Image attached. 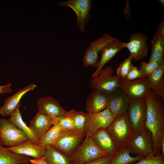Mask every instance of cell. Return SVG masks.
Returning a JSON list of instances; mask_svg holds the SVG:
<instances>
[{"mask_svg": "<svg viewBox=\"0 0 164 164\" xmlns=\"http://www.w3.org/2000/svg\"><path fill=\"white\" fill-rule=\"evenodd\" d=\"M145 127L151 132L154 143V155L160 154L161 145L164 138V102L151 89L145 98Z\"/></svg>", "mask_w": 164, "mask_h": 164, "instance_id": "6da1fadb", "label": "cell"}, {"mask_svg": "<svg viewBox=\"0 0 164 164\" xmlns=\"http://www.w3.org/2000/svg\"><path fill=\"white\" fill-rule=\"evenodd\" d=\"M107 130L120 149L128 147L135 135L127 112L116 117Z\"/></svg>", "mask_w": 164, "mask_h": 164, "instance_id": "7a4b0ae2", "label": "cell"}, {"mask_svg": "<svg viewBox=\"0 0 164 164\" xmlns=\"http://www.w3.org/2000/svg\"><path fill=\"white\" fill-rule=\"evenodd\" d=\"M107 156L97 146L92 137L85 136L69 158L72 164H85Z\"/></svg>", "mask_w": 164, "mask_h": 164, "instance_id": "3957f363", "label": "cell"}, {"mask_svg": "<svg viewBox=\"0 0 164 164\" xmlns=\"http://www.w3.org/2000/svg\"><path fill=\"white\" fill-rule=\"evenodd\" d=\"M0 144L11 148L18 146L29 140L27 135L9 119L0 118Z\"/></svg>", "mask_w": 164, "mask_h": 164, "instance_id": "277c9868", "label": "cell"}, {"mask_svg": "<svg viewBox=\"0 0 164 164\" xmlns=\"http://www.w3.org/2000/svg\"><path fill=\"white\" fill-rule=\"evenodd\" d=\"M114 72L112 67L108 66L102 69L97 75L92 77L89 83L90 88L109 95L118 88L120 78Z\"/></svg>", "mask_w": 164, "mask_h": 164, "instance_id": "5b68a950", "label": "cell"}, {"mask_svg": "<svg viewBox=\"0 0 164 164\" xmlns=\"http://www.w3.org/2000/svg\"><path fill=\"white\" fill-rule=\"evenodd\" d=\"M145 98L131 100L127 111L128 117L135 135L145 127L146 104Z\"/></svg>", "mask_w": 164, "mask_h": 164, "instance_id": "8992f818", "label": "cell"}, {"mask_svg": "<svg viewBox=\"0 0 164 164\" xmlns=\"http://www.w3.org/2000/svg\"><path fill=\"white\" fill-rule=\"evenodd\" d=\"M128 148L131 153L144 158L154 155V143L150 131L145 127L135 135Z\"/></svg>", "mask_w": 164, "mask_h": 164, "instance_id": "52a82bcc", "label": "cell"}, {"mask_svg": "<svg viewBox=\"0 0 164 164\" xmlns=\"http://www.w3.org/2000/svg\"><path fill=\"white\" fill-rule=\"evenodd\" d=\"M118 88L130 100L145 98L151 89L147 77L132 80L120 79Z\"/></svg>", "mask_w": 164, "mask_h": 164, "instance_id": "ba28073f", "label": "cell"}, {"mask_svg": "<svg viewBox=\"0 0 164 164\" xmlns=\"http://www.w3.org/2000/svg\"><path fill=\"white\" fill-rule=\"evenodd\" d=\"M58 4L62 6L70 7L75 12L79 29L81 32H84L86 24L91 18L90 12L92 7V1L68 0L60 2Z\"/></svg>", "mask_w": 164, "mask_h": 164, "instance_id": "9c48e42d", "label": "cell"}, {"mask_svg": "<svg viewBox=\"0 0 164 164\" xmlns=\"http://www.w3.org/2000/svg\"><path fill=\"white\" fill-rule=\"evenodd\" d=\"M86 136L92 137L101 130L108 129L116 117L107 109L94 113H88Z\"/></svg>", "mask_w": 164, "mask_h": 164, "instance_id": "30bf717a", "label": "cell"}, {"mask_svg": "<svg viewBox=\"0 0 164 164\" xmlns=\"http://www.w3.org/2000/svg\"><path fill=\"white\" fill-rule=\"evenodd\" d=\"M114 38L108 33H104L101 37L91 43L82 58L84 65L97 67L100 60L98 53L107 44Z\"/></svg>", "mask_w": 164, "mask_h": 164, "instance_id": "8fae6325", "label": "cell"}, {"mask_svg": "<svg viewBox=\"0 0 164 164\" xmlns=\"http://www.w3.org/2000/svg\"><path fill=\"white\" fill-rule=\"evenodd\" d=\"M85 136L76 133L64 132L59 136L52 145L70 157Z\"/></svg>", "mask_w": 164, "mask_h": 164, "instance_id": "7c38bea8", "label": "cell"}, {"mask_svg": "<svg viewBox=\"0 0 164 164\" xmlns=\"http://www.w3.org/2000/svg\"><path fill=\"white\" fill-rule=\"evenodd\" d=\"M148 39L145 34L137 32L131 34L130 40L126 43L125 48L128 49L134 60L139 61L147 56L149 48Z\"/></svg>", "mask_w": 164, "mask_h": 164, "instance_id": "4fadbf2b", "label": "cell"}, {"mask_svg": "<svg viewBox=\"0 0 164 164\" xmlns=\"http://www.w3.org/2000/svg\"><path fill=\"white\" fill-rule=\"evenodd\" d=\"M108 95L106 108L111 113L116 117L127 112L131 100L122 90L118 88Z\"/></svg>", "mask_w": 164, "mask_h": 164, "instance_id": "5bb4252c", "label": "cell"}, {"mask_svg": "<svg viewBox=\"0 0 164 164\" xmlns=\"http://www.w3.org/2000/svg\"><path fill=\"white\" fill-rule=\"evenodd\" d=\"M37 107L39 112L54 120L66 116L68 112L60 104L57 100L50 96L40 98L37 103Z\"/></svg>", "mask_w": 164, "mask_h": 164, "instance_id": "9a60e30c", "label": "cell"}, {"mask_svg": "<svg viewBox=\"0 0 164 164\" xmlns=\"http://www.w3.org/2000/svg\"><path fill=\"white\" fill-rule=\"evenodd\" d=\"M92 138L98 148L107 155H114L120 149L107 129L100 130Z\"/></svg>", "mask_w": 164, "mask_h": 164, "instance_id": "2e32d148", "label": "cell"}, {"mask_svg": "<svg viewBox=\"0 0 164 164\" xmlns=\"http://www.w3.org/2000/svg\"><path fill=\"white\" fill-rule=\"evenodd\" d=\"M126 43L115 38L107 44L100 52L101 57L97 69L92 75V77L98 75L104 66L119 51L125 48Z\"/></svg>", "mask_w": 164, "mask_h": 164, "instance_id": "e0dca14e", "label": "cell"}, {"mask_svg": "<svg viewBox=\"0 0 164 164\" xmlns=\"http://www.w3.org/2000/svg\"><path fill=\"white\" fill-rule=\"evenodd\" d=\"M108 101V95L93 89L86 100L87 112L94 113L102 111L106 108Z\"/></svg>", "mask_w": 164, "mask_h": 164, "instance_id": "ac0fdd59", "label": "cell"}, {"mask_svg": "<svg viewBox=\"0 0 164 164\" xmlns=\"http://www.w3.org/2000/svg\"><path fill=\"white\" fill-rule=\"evenodd\" d=\"M37 86L32 84L21 89L15 93L7 98L0 108V115L2 117L10 116L15 111L22 97L29 91L34 90Z\"/></svg>", "mask_w": 164, "mask_h": 164, "instance_id": "d6986e66", "label": "cell"}, {"mask_svg": "<svg viewBox=\"0 0 164 164\" xmlns=\"http://www.w3.org/2000/svg\"><path fill=\"white\" fill-rule=\"evenodd\" d=\"M54 124V120L38 111L30 121L29 127L35 133L39 141Z\"/></svg>", "mask_w": 164, "mask_h": 164, "instance_id": "ffe728a7", "label": "cell"}, {"mask_svg": "<svg viewBox=\"0 0 164 164\" xmlns=\"http://www.w3.org/2000/svg\"><path fill=\"white\" fill-rule=\"evenodd\" d=\"M147 77L153 93L164 102V62Z\"/></svg>", "mask_w": 164, "mask_h": 164, "instance_id": "44dd1931", "label": "cell"}, {"mask_svg": "<svg viewBox=\"0 0 164 164\" xmlns=\"http://www.w3.org/2000/svg\"><path fill=\"white\" fill-rule=\"evenodd\" d=\"M14 153L34 159L42 157L44 155L45 149L40 148L38 145L33 143L30 140L14 147L7 148Z\"/></svg>", "mask_w": 164, "mask_h": 164, "instance_id": "7402d4cb", "label": "cell"}, {"mask_svg": "<svg viewBox=\"0 0 164 164\" xmlns=\"http://www.w3.org/2000/svg\"><path fill=\"white\" fill-rule=\"evenodd\" d=\"M20 103L15 111L11 114L9 120L24 132L30 140L35 144L38 145L39 140L36 135L29 127L27 126L23 121L19 110Z\"/></svg>", "mask_w": 164, "mask_h": 164, "instance_id": "603a6c76", "label": "cell"}, {"mask_svg": "<svg viewBox=\"0 0 164 164\" xmlns=\"http://www.w3.org/2000/svg\"><path fill=\"white\" fill-rule=\"evenodd\" d=\"M29 157L15 154L0 144V164H18L30 162Z\"/></svg>", "mask_w": 164, "mask_h": 164, "instance_id": "cb8c5ba5", "label": "cell"}, {"mask_svg": "<svg viewBox=\"0 0 164 164\" xmlns=\"http://www.w3.org/2000/svg\"><path fill=\"white\" fill-rule=\"evenodd\" d=\"M152 51L149 62H164V39L156 32L151 41Z\"/></svg>", "mask_w": 164, "mask_h": 164, "instance_id": "d4e9b609", "label": "cell"}, {"mask_svg": "<svg viewBox=\"0 0 164 164\" xmlns=\"http://www.w3.org/2000/svg\"><path fill=\"white\" fill-rule=\"evenodd\" d=\"M88 114L87 112L74 110L68 111L66 116L72 119L77 133L86 136Z\"/></svg>", "mask_w": 164, "mask_h": 164, "instance_id": "484cf974", "label": "cell"}, {"mask_svg": "<svg viewBox=\"0 0 164 164\" xmlns=\"http://www.w3.org/2000/svg\"><path fill=\"white\" fill-rule=\"evenodd\" d=\"M44 156L49 164H72L69 157L52 145L46 148Z\"/></svg>", "mask_w": 164, "mask_h": 164, "instance_id": "4316f807", "label": "cell"}, {"mask_svg": "<svg viewBox=\"0 0 164 164\" xmlns=\"http://www.w3.org/2000/svg\"><path fill=\"white\" fill-rule=\"evenodd\" d=\"M65 132L60 125L55 123L39 140L38 145L41 149H45L48 146L52 145L56 138Z\"/></svg>", "mask_w": 164, "mask_h": 164, "instance_id": "83f0119b", "label": "cell"}, {"mask_svg": "<svg viewBox=\"0 0 164 164\" xmlns=\"http://www.w3.org/2000/svg\"><path fill=\"white\" fill-rule=\"evenodd\" d=\"M130 153L131 151L128 147L120 149L108 164H130L144 158L140 156L132 157Z\"/></svg>", "mask_w": 164, "mask_h": 164, "instance_id": "f1b7e54d", "label": "cell"}, {"mask_svg": "<svg viewBox=\"0 0 164 164\" xmlns=\"http://www.w3.org/2000/svg\"><path fill=\"white\" fill-rule=\"evenodd\" d=\"M54 121L55 124H59L65 132L77 133L73 120L70 117L68 116L60 117L54 119Z\"/></svg>", "mask_w": 164, "mask_h": 164, "instance_id": "f546056e", "label": "cell"}, {"mask_svg": "<svg viewBox=\"0 0 164 164\" xmlns=\"http://www.w3.org/2000/svg\"><path fill=\"white\" fill-rule=\"evenodd\" d=\"M132 60V57L129 55L128 58L120 63L116 68V75L120 79L125 77L129 69Z\"/></svg>", "mask_w": 164, "mask_h": 164, "instance_id": "4dcf8cb0", "label": "cell"}, {"mask_svg": "<svg viewBox=\"0 0 164 164\" xmlns=\"http://www.w3.org/2000/svg\"><path fill=\"white\" fill-rule=\"evenodd\" d=\"M160 64L154 62H149L148 63L142 62L139 70L144 76L147 77L156 70Z\"/></svg>", "mask_w": 164, "mask_h": 164, "instance_id": "1f68e13d", "label": "cell"}, {"mask_svg": "<svg viewBox=\"0 0 164 164\" xmlns=\"http://www.w3.org/2000/svg\"><path fill=\"white\" fill-rule=\"evenodd\" d=\"M130 164H164V157L161 154L150 155L143 158L136 162Z\"/></svg>", "mask_w": 164, "mask_h": 164, "instance_id": "d6a6232c", "label": "cell"}, {"mask_svg": "<svg viewBox=\"0 0 164 164\" xmlns=\"http://www.w3.org/2000/svg\"><path fill=\"white\" fill-rule=\"evenodd\" d=\"M145 77L139 70L132 63L125 79L128 80H132Z\"/></svg>", "mask_w": 164, "mask_h": 164, "instance_id": "836d02e7", "label": "cell"}, {"mask_svg": "<svg viewBox=\"0 0 164 164\" xmlns=\"http://www.w3.org/2000/svg\"><path fill=\"white\" fill-rule=\"evenodd\" d=\"M114 155H110L102 157L85 164H108Z\"/></svg>", "mask_w": 164, "mask_h": 164, "instance_id": "e575fe53", "label": "cell"}, {"mask_svg": "<svg viewBox=\"0 0 164 164\" xmlns=\"http://www.w3.org/2000/svg\"><path fill=\"white\" fill-rule=\"evenodd\" d=\"M11 85L12 83H9L5 85L0 86V94L12 92V90L11 88Z\"/></svg>", "mask_w": 164, "mask_h": 164, "instance_id": "d590c367", "label": "cell"}, {"mask_svg": "<svg viewBox=\"0 0 164 164\" xmlns=\"http://www.w3.org/2000/svg\"><path fill=\"white\" fill-rule=\"evenodd\" d=\"M29 162L33 164H49L46 161L44 156L37 159H31Z\"/></svg>", "mask_w": 164, "mask_h": 164, "instance_id": "8d00e7d4", "label": "cell"}, {"mask_svg": "<svg viewBox=\"0 0 164 164\" xmlns=\"http://www.w3.org/2000/svg\"><path fill=\"white\" fill-rule=\"evenodd\" d=\"M156 32L164 39V21H162L157 29Z\"/></svg>", "mask_w": 164, "mask_h": 164, "instance_id": "74e56055", "label": "cell"}, {"mask_svg": "<svg viewBox=\"0 0 164 164\" xmlns=\"http://www.w3.org/2000/svg\"><path fill=\"white\" fill-rule=\"evenodd\" d=\"M161 154H160L164 157V138L162 139L161 143Z\"/></svg>", "mask_w": 164, "mask_h": 164, "instance_id": "f35d334b", "label": "cell"}, {"mask_svg": "<svg viewBox=\"0 0 164 164\" xmlns=\"http://www.w3.org/2000/svg\"><path fill=\"white\" fill-rule=\"evenodd\" d=\"M158 1L159 2L162 7H164V0H159Z\"/></svg>", "mask_w": 164, "mask_h": 164, "instance_id": "ab89813d", "label": "cell"}, {"mask_svg": "<svg viewBox=\"0 0 164 164\" xmlns=\"http://www.w3.org/2000/svg\"><path fill=\"white\" fill-rule=\"evenodd\" d=\"M29 163L30 162H27L21 163H20V164H30Z\"/></svg>", "mask_w": 164, "mask_h": 164, "instance_id": "60d3db41", "label": "cell"}, {"mask_svg": "<svg viewBox=\"0 0 164 164\" xmlns=\"http://www.w3.org/2000/svg\"></svg>", "mask_w": 164, "mask_h": 164, "instance_id": "b9f144b4", "label": "cell"}, {"mask_svg": "<svg viewBox=\"0 0 164 164\" xmlns=\"http://www.w3.org/2000/svg\"><path fill=\"white\" fill-rule=\"evenodd\" d=\"M32 164V163H31V164Z\"/></svg>", "mask_w": 164, "mask_h": 164, "instance_id": "7bdbcfd3", "label": "cell"}]
</instances>
